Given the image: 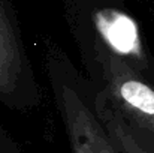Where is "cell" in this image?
Listing matches in <instances>:
<instances>
[{"mask_svg": "<svg viewBox=\"0 0 154 153\" xmlns=\"http://www.w3.org/2000/svg\"><path fill=\"white\" fill-rule=\"evenodd\" d=\"M99 62L112 102L138 126L154 132V89L135 75L126 60L111 51L99 50Z\"/></svg>", "mask_w": 154, "mask_h": 153, "instance_id": "6da1fadb", "label": "cell"}, {"mask_svg": "<svg viewBox=\"0 0 154 153\" xmlns=\"http://www.w3.org/2000/svg\"><path fill=\"white\" fill-rule=\"evenodd\" d=\"M27 74L29 65L18 33L0 2V98L12 102L26 84Z\"/></svg>", "mask_w": 154, "mask_h": 153, "instance_id": "3957f363", "label": "cell"}, {"mask_svg": "<svg viewBox=\"0 0 154 153\" xmlns=\"http://www.w3.org/2000/svg\"><path fill=\"white\" fill-rule=\"evenodd\" d=\"M60 99L73 153H117L106 131L73 89L61 86Z\"/></svg>", "mask_w": 154, "mask_h": 153, "instance_id": "7a4b0ae2", "label": "cell"}, {"mask_svg": "<svg viewBox=\"0 0 154 153\" xmlns=\"http://www.w3.org/2000/svg\"><path fill=\"white\" fill-rule=\"evenodd\" d=\"M94 23L102 41L111 53L121 59H144L138 27L130 17L114 9H105L96 15Z\"/></svg>", "mask_w": 154, "mask_h": 153, "instance_id": "277c9868", "label": "cell"}]
</instances>
